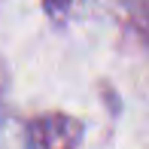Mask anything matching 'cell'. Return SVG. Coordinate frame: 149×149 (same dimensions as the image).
I'll use <instances>...</instances> for the list:
<instances>
[{"label": "cell", "mask_w": 149, "mask_h": 149, "mask_svg": "<svg viewBox=\"0 0 149 149\" xmlns=\"http://www.w3.org/2000/svg\"><path fill=\"white\" fill-rule=\"evenodd\" d=\"M55 3H61V0H55Z\"/></svg>", "instance_id": "obj_1"}]
</instances>
